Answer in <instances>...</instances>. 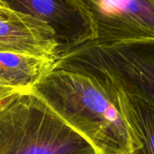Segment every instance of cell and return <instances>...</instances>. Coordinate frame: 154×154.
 Returning <instances> with one entry per match:
<instances>
[{
    "mask_svg": "<svg viewBox=\"0 0 154 154\" xmlns=\"http://www.w3.org/2000/svg\"><path fill=\"white\" fill-rule=\"evenodd\" d=\"M0 4L46 24L55 35L60 58L94 40L91 19L74 0H0Z\"/></svg>",
    "mask_w": 154,
    "mask_h": 154,
    "instance_id": "obj_5",
    "label": "cell"
},
{
    "mask_svg": "<svg viewBox=\"0 0 154 154\" xmlns=\"http://www.w3.org/2000/svg\"><path fill=\"white\" fill-rule=\"evenodd\" d=\"M0 52H13L58 61L60 49L54 31L29 16L9 11L0 16Z\"/></svg>",
    "mask_w": 154,
    "mask_h": 154,
    "instance_id": "obj_6",
    "label": "cell"
},
{
    "mask_svg": "<svg viewBox=\"0 0 154 154\" xmlns=\"http://www.w3.org/2000/svg\"><path fill=\"white\" fill-rule=\"evenodd\" d=\"M92 21L97 45L154 40V0H74Z\"/></svg>",
    "mask_w": 154,
    "mask_h": 154,
    "instance_id": "obj_4",
    "label": "cell"
},
{
    "mask_svg": "<svg viewBox=\"0 0 154 154\" xmlns=\"http://www.w3.org/2000/svg\"><path fill=\"white\" fill-rule=\"evenodd\" d=\"M0 154H98L34 91L0 103Z\"/></svg>",
    "mask_w": 154,
    "mask_h": 154,
    "instance_id": "obj_2",
    "label": "cell"
},
{
    "mask_svg": "<svg viewBox=\"0 0 154 154\" xmlns=\"http://www.w3.org/2000/svg\"><path fill=\"white\" fill-rule=\"evenodd\" d=\"M56 63L34 54L0 52V78L21 92H31Z\"/></svg>",
    "mask_w": 154,
    "mask_h": 154,
    "instance_id": "obj_7",
    "label": "cell"
},
{
    "mask_svg": "<svg viewBox=\"0 0 154 154\" xmlns=\"http://www.w3.org/2000/svg\"><path fill=\"white\" fill-rule=\"evenodd\" d=\"M118 94L125 118L140 144L135 154H154V109L119 87Z\"/></svg>",
    "mask_w": 154,
    "mask_h": 154,
    "instance_id": "obj_8",
    "label": "cell"
},
{
    "mask_svg": "<svg viewBox=\"0 0 154 154\" xmlns=\"http://www.w3.org/2000/svg\"><path fill=\"white\" fill-rule=\"evenodd\" d=\"M9 11H10L9 9L6 8L5 7H3L1 4H0V16H5V15H7Z\"/></svg>",
    "mask_w": 154,
    "mask_h": 154,
    "instance_id": "obj_10",
    "label": "cell"
},
{
    "mask_svg": "<svg viewBox=\"0 0 154 154\" xmlns=\"http://www.w3.org/2000/svg\"><path fill=\"white\" fill-rule=\"evenodd\" d=\"M33 91L98 154H135L140 149L108 75L56 63Z\"/></svg>",
    "mask_w": 154,
    "mask_h": 154,
    "instance_id": "obj_1",
    "label": "cell"
},
{
    "mask_svg": "<svg viewBox=\"0 0 154 154\" xmlns=\"http://www.w3.org/2000/svg\"><path fill=\"white\" fill-rule=\"evenodd\" d=\"M23 93L24 92H21L20 90L17 89L16 87L4 81L2 78H0V103H2L3 102L16 94Z\"/></svg>",
    "mask_w": 154,
    "mask_h": 154,
    "instance_id": "obj_9",
    "label": "cell"
},
{
    "mask_svg": "<svg viewBox=\"0 0 154 154\" xmlns=\"http://www.w3.org/2000/svg\"><path fill=\"white\" fill-rule=\"evenodd\" d=\"M57 63L101 72L126 94L154 109V40L82 45Z\"/></svg>",
    "mask_w": 154,
    "mask_h": 154,
    "instance_id": "obj_3",
    "label": "cell"
}]
</instances>
